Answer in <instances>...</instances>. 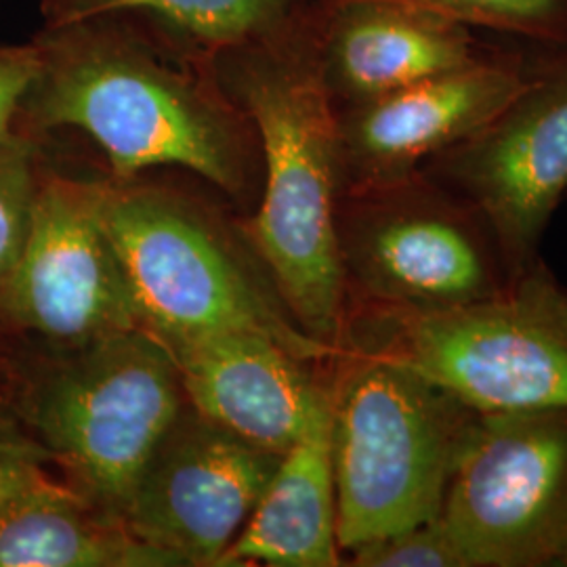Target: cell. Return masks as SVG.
I'll return each instance as SVG.
<instances>
[{"instance_id":"1","label":"cell","mask_w":567,"mask_h":567,"mask_svg":"<svg viewBox=\"0 0 567 567\" xmlns=\"http://www.w3.org/2000/svg\"><path fill=\"white\" fill-rule=\"evenodd\" d=\"M39 70L18 135L76 128L97 143L114 179L185 168L240 194L261 168L252 122L219 86L210 55L137 11L42 25Z\"/></svg>"},{"instance_id":"11","label":"cell","mask_w":567,"mask_h":567,"mask_svg":"<svg viewBox=\"0 0 567 567\" xmlns=\"http://www.w3.org/2000/svg\"><path fill=\"white\" fill-rule=\"evenodd\" d=\"M280 456L185 404L143 466L118 522L179 566H224Z\"/></svg>"},{"instance_id":"17","label":"cell","mask_w":567,"mask_h":567,"mask_svg":"<svg viewBox=\"0 0 567 567\" xmlns=\"http://www.w3.org/2000/svg\"><path fill=\"white\" fill-rule=\"evenodd\" d=\"M305 0H118L107 11H137L213 55L255 41L292 20Z\"/></svg>"},{"instance_id":"21","label":"cell","mask_w":567,"mask_h":567,"mask_svg":"<svg viewBox=\"0 0 567 567\" xmlns=\"http://www.w3.org/2000/svg\"><path fill=\"white\" fill-rule=\"evenodd\" d=\"M49 461H53L49 450L0 408V501L58 486L47 471Z\"/></svg>"},{"instance_id":"12","label":"cell","mask_w":567,"mask_h":567,"mask_svg":"<svg viewBox=\"0 0 567 567\" xmlns=\"http://www.w3.org/2000/svg\"><path fill=\"white\" fill-rule=\"evenodd\" d=\"M527 74L529 51L507 44L492 60L339 107L343 194L412 177L498 114Z\"/></svg>"},{"instance_id":"18","label":"cell","mask_w":567,"mask_h":567,"mask_svg":"<svg viewBox=\"0 0 567 567\" xmlns=\"http://www.w3.org/2000/svg\"><path fill=\"white\" fill-rule=\"evenodd\" d=\"M328 2V0H309ZM527 51H567V0H398Z\"/></svg>"},{"instance_id":"5","label":"cell","mask_w":567,"mask_h":567,"mask_svg":"<svg viewBox=\"0 0 567 567\" xmlns=\"http://www.w3.org/2000/svg\"><path fill=\"white\" fill-rule=\"evenodd\" d=\"M103 217L140 324L163 343L252 332L280 341L311 364L337 355L261 295L182 196L137 177L105 182Z\"/></svg>"},{"instance_id":"9","label":"cell","mask_w":567,"mask_h":567,"mask_svg":"<svg viewBox=\"0 0 567 567\" xmlns=\"http://www.w3.org/2000/svg\"><path fill=\"white\" fill-rule=\"evenodd\" d=\"M419 171L482 215L515 276L536 264L567 196V51H529L522 91Z\"/></svg>"},{"instance_id":"14","label":"cell","mask_w":567,"mask_h":567,"mask_svg":"<svg viewBox=\"0 0 567 567\" xmlns=\"http://www.w3.org/2000/svg\"><path fill=\"white\" fill-rule=\"evenodd\" d=\"M187 404L246 444L284 454L328 416V383L286 344L252 332L164 343Z\"/></svg>"},{"instance_id":"2","label":"cell","mask_w":567,"mask_h":567,"mask_svg":"<svg viewBox=\"0 0 567 567\" xmlns=\"http://www.w3.org/2000/svg\"><path fill=\"white\" fill-rule=\"evenodd\" d=\"M210 63L225 95L252 122L261 150L264 196L248 236L292 322L339 351L347 324L339 126L307 2L280 30L215 51Z\"/></svg>"},{"instance_id":"4","label":"cell","mask_w":567,"mask_h":567,"mask_svg":"<svg viewBox=\"0 0 567 567\" xmlns=\"http://www.w3.org/2000/svg\"><path fill=\"white\" fill-rule=\"evenodd\" d=\"M344 343L395 355L482 412L567 408V288L543 259L452 311H353Z\"/></svg>"},{"instance_id":"7","label":"cell","mask_w":567,"mask_h":567,"mask_svg":"<svg viewBox=\"0 0 567 567\" xmlns=\"http://www.w3.org/2000/svg\"><path fill=\"white\" fill-rule=\"evenodd\" d=\"M28 402V421L79 494L118 519L143 466L187 404L177 365L143 326L70 349Z\"/></svg>"},{"instance_id":"19","label":"cell","mask_w":567,"mask_h":567,"mask_svg":"<svg viewBox=\"0 0 567 567\" xmlns=\"http://www.w3.org/2000/svg\"><path fill=\"white\" fill-rule=\"evenodd\" d=\"M41 173L34 140L0 143V290L18 264Z\"/></svg>"},{"instance_id":"15","label":"cell","mask_w":567,"mask_h":567,"mask_svg":"<svg viewBox=\"0 0 567 567\" xmlns=\"http://www.w3.org/2000/svg\"><path fill=\"white\" fill-rule=\"evenodd\" d=\"M343 566L337 487L330 454V412L284 452L224 566Z\"/></svg>"},{"instance_id":"6","label":"cell","mask_w":567,"mask_h":567,"mask_svg":"<svg viewBox=\"0 0 567 567\" xmlns=\"http://www.w3.org/2000/svg\"><path fill=\"white\" fill-rule=\"evenodd\" d=\"M337 231L347 316L452 311L517 278L482 215L421 171L341 194Z\"/></svg>"},{"instance_id":"8","label":"cell","mask_w":567,"mask_h":567,"mask_svg":"<svg viewBox=\"0 0 567 567\" xmlns=\"http://www.w3.org/2000/svg\"><path fill=\"white\" fill-rule=\"evenodd\" d=\"M440 519L466 567H567V408L482 412Z\"/></svg>"},{"instance_id":"10","label":"cell","mask_w":567,"mask_h":567,"mask_svg":"<svg viewBox=\"0 0 567 567\" xmlns=\"http://www.w3.org/2000/svg\"><path fill=\"white\" fill-rule=\"evenodd\" d=\"M0 311L68 349L142 326L103 217V183L42 171Z\"/></svg>"},{"instance_id":"22","label":"cell","mask_w":567,"mask_h":567,"mask_svg":"<svg viewBox=\"0 0 567 567\" xmlns=\"http://www.w3.org/2000/svg\"><path fill=\"white\" fill-rule=\"evenodd\" d=\"M39 70V53L32 42H0V143L18 135L21 103Z\"/></svg>"},{"instance_id":"16","label":"cell","mask_w":567,"mask_h":567,"mask_svg":"<svg viewBox=\"0 0 567 567\" xmlns=\"http://www.w3.org/2000/svg\"><path fill=\"white\" fill-rule=\"evenodd\" d=\"M179 566L76 489L51 486L0 501V567Z\"/></svg>"},{"instance_id":"13","label":"cell","mask_w":567,"mask_h":567,"mask_svg":"<svg viewBox=\"0 0 567 567\" xmlns=\"http://www.w3.org/2000/svg\"><path fill=\"white\" fill-rule=\"evenodd\" d=\"M305 2L337 110L492 60L511 44L486 41L461 21L398 0Z\"/></svg>"},{"instance_id":"20","label":"cell","mask_w":567,"mask_h":567,"mask_svg":"<svg viewBox=\"0 0 567 567\" xmlns=\"http://www.w3.org/2000/svg\"><path fill=\"white\" fill-rule=\"evenodd\" d=\"M347 557L349 566L360 567H466L440 517L353 548Z\"/></svg>"},{"instance_id":"23","label":"cell","mask_w":567,"mask_h":567,"mask_svg":"<svg viewBox=\"0 0 567 567\" xmlns=\"http://www.w3.org/2000/svg\"><path fill=\"white\" fill-rule=\"evenodd\" d=\"M118 0H41L42 25L81 20L107 11Z\"/></svg>"},{"instance_id":"3","label":"cell","mask_w":567,"mask_h":567,"mask_svg":"<svg viewBox=\"0 0 567 567\" xmlns=\"http://www.w3.org/2000/svg\"><path fill=\"white\" fill-rule=\"evenodd\" d=\"M328 383L344 553L440 517L482 410L379 349L341 344Z\"/></svg>"}]
</instances>
